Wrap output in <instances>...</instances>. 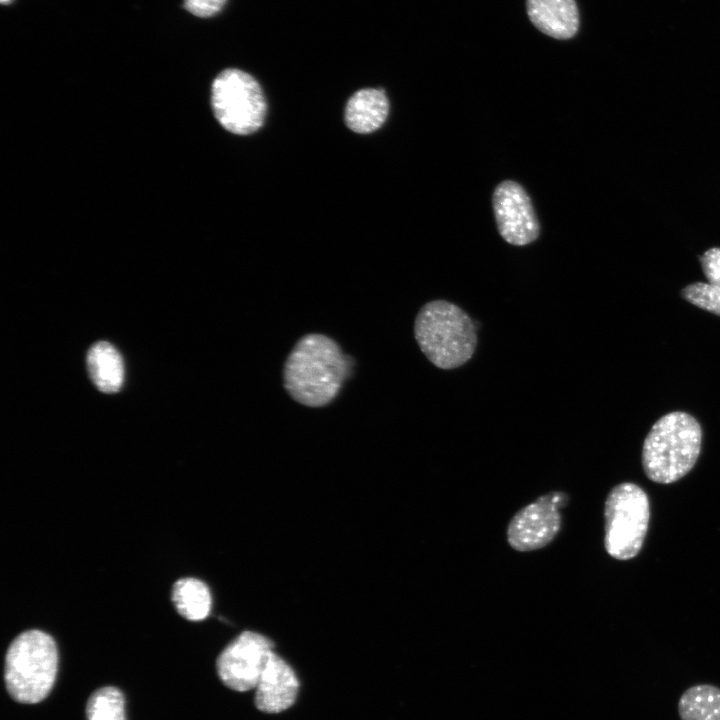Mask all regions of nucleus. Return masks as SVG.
I'll return each mask as SVG.
<instances>
[{"instance_id":"2","label":"nucleus","mask_w":720,"mask_h":720,"mask_svg":"<svg viewBox=\"0 0 720 720\" xmlns=\"http://www.w3.org/2000/svg\"><path fill=\"white\" fill-rule=\"evenodd\" d=\"M702 430L685 412H671L657 420L642 449L646 476L661 484L673 483L694 467L701 450Z\"/></svg>"},{"instance_id":"3","label":"nucleus","mask_w":720,"mask_h":720,"mask_svg":"<svg viewBox=\"0 0 720 720\" xmlns=\"http://www.w3.org/2000/svg\"><path fill=\"white\" fill-rule=\"evenodd\" d=\"M415 339L428 360L441 369H453L473 355L476 327L461 308L444 300L426 303L414 325Z\"/></svg>"},{"instance_id":"5","label":"nucleus","mask_w":720,"mask_h":720,"mask_svg":"<svg viewBox=\"0 0 720 720\" xmlns=\"http://www.w3.org/2000/svg\"><path fill=\"white\" fill-rule=\"evenodd\" d=\"M649 517V500L642 488L631 482L613 487L604 508L607 553L618 560L635 557L643 545Z\"/></svg>"},{"instance_id":"16","label":"nucleus","mask_w":720,"mask_h":720,"mask_svg":"<svg viewBox=\"0 0 720 720\" xmlns=\"http://www.w3.org/2000/svg\"><path fill=\"white\" fill-rule=\"evenodd\" d=\"M681 720H720V688L700 684L686 689L678 702Z\"/></svg>"},{"instance_id":"6","label":"nucleus","mask_w":720,"mask_h":720,"mask_svg":"<svg viewBox=\"0 0 720 720\" xmlns=\"http://www.w3.org/2000/svg\"><path fill=\"white\" fill-rule=\"evenodd\" d=\"M211 105L218 122L229 132L247 135L265 118L266 101L259 83L239 69H226L213 81Z\"/></svg>"},{"instance_id":"7","label":"nucleus","mask_w":720,"mask_h":720,"mask_svg":"<svg viewBox=\"0 0 720 720\" xmlns=\"http://www.w3.org/2000/svg\"><path fill=\"white\" fill-rule=\"evenodd\" d=\"M568 498L562 491H550L518 510L507 525L509 546L518 552H531L549 545L561 530V509Z\"/></svg>"},{"instance_id":"18","label":"nucleus","mask_w":720,"mask_h":720,"mask_svg":"<svg viewBox=\"0 0 720 720\" xmlns=\"http://www.w3.org/2000/svg\"><path fill=\"white\" fill-rule=\"evenodd\" d=\"M226 0H184L185 8L199 17H210L218 13Z\"/></svg>"},{"instance_id":"10","label":"nucleus","mask_w":720,"mask_h":720,"mask_svg":"<svg viewBox=\"0 0 720 720\" xmlns=\"http://www.w3.org/2000/svg\"><path fill=\"white\" fill-rule=\"evenodd\" d=\"M299 688L294 669L273 651L254 689L255 706L264 713L283 712L295 703Z\"/></svg>"},{"instance_id":"1","label":"nucleus","mask_w":720,"mask_h":720,"mask_svg":"<svg viewBox=\"0 0 720 720\" xmlns=\"http://www.w3.org/2000/svg\"><path fill=\"white\" fill-rule=\"evenodd\" d=\"M349 371L350 360L336 341L323 334H307L285 361L284 387L296 402L323 407L336 398Z\"/></svg>"},{"instance_id":"13","label":"nucleus","mask_w":720,"mask_h":720,"mask_svg":"<svg viewBox=\"0 0 720 720\" xmlns=\"http://www.w3.org/2000/svg\"><path fill=\"white\" fill-rule=\"evenodd\" d=\"M87 368L95 386L104 393L117 392L124 379L119 352L108 342L95 343L87 353Z\"/></svg>"},{"instance_id":"15","label":"nucleus","mask_w":720,"mask_h":720,"mask_svg":"<svg viewBox=\"0 0 720 720\" xmlns=\"http://www.w3.org/2000/svg\"><path fill=\"white\" fill-rule=\"evenodd\" d=\"M171 599L177 612L190 621L205 619L212 606L208 586L192 577L181 578L174 583Z\"/></svg>"},{"instance_id":"9","label":"nucleus","mask_w":720,"mask_h":720,"mask_svg":"<svg viewBox=\"0 0 720 720\" xmlns=\"http://www.w3.org/2000/svg\"><path fill=\"white\" fill-rule=\"evenodd\" d=\"M492 207L497 229L507 243L525 246L538 238L539 221L521 184L513 180L500 182L492 195Z\"/></svg>"},{"instance_id":"17","label":"nucleus","mask_w":720,"mask_h":720,"mask_svg":"<svg viewBox=\"0 0 720 720\" xmlns=\"http://www.w3.org/2000/svg\"><path fill=\"white\" fill-rule=\"evenodd\" d=\"M86 716L87 720H126L122 692L115 687L96 690L87 702Z\"/></svg>"},{"instance_id":"8","label":"nucleus","mask_w":720,"mask_h":720,"mask_svg":"<svg viewBox=\"0 0 720 720\" xmlns=\"http://www.w3.org/2000/svg\"><path fill=\"white\" fill-rule=\"evenodd\" d=\"M273 651L274 644L268 637L244 631L219 654L217 674L222 683L234 691L254 690Z\"/></svg>"},{"instance_id":"12","label":"nucleus","mask_w":720,"mask_h":720,"mask_svg":"<svg viewBox=\"0 0 720 720\" xmlns=\"http://www.w3.org/2000/svg\"><path fill=\"white\" fill-rule=\"evenodd\" d=\"M389 113V101L382 89L365 88L354 93L345 108L350 130L366 134L378 129Z\"/></svg>"},{"instance_id":"19","label":"nucleus","mask_w":720,"mask_h":720,"mask_svg":"<svg viewBox=\"0 0 720 720\" xmlns=\"http://www.w3.org/2000/svg\"><path fill=\"white\" fill-rule=\"evenodd\" d=\"M11 1H12V0H0V2H1L2 4H8V3H10Z\"/></svg>"},{"instance_id":"11","label":"nucleus","mask_w":720,"mask_h":720,"mask_svg":"<svg viewBox=\"0 0 720 720\" xmlns=\"http://www.w3.org/2000/svg\"><path fill=\"white\" fill-rule=\"evenodd\" d=\"M527 13L536 28L556 39H568L578 30L575 0H527Z\"/></svg>"},{"instance_id":"14","label":"nucleus","mask_w":720,"mask_h":720,"mask_svg":"<svg viewBox=\"0 0 720 720\" xmlns=\"http://www.w3.org/2000/svg\"><path fill=\"white\" fill-rule=\"evenodd\" d=\"M700 263L708 282H696L683 288L681 294L691 304L720 316V248L708 249Z\"/></svg>"},{"instance_id":"4","label":"nucleus","mask_w":720,"mask_h":720,"mask_svg":"<svg viewBox=\"0 0 720 720\" xmlns=\"http://www.w3.org/2000/svg\"><path fill=\"white\" fill-rule=\"evenodd\" d=\"M58 668V651L54 639L40 630L19 634L10 644L4 679L11 697L34 704L42 701L52 689Z\"/></svg>"}]
</instances>
